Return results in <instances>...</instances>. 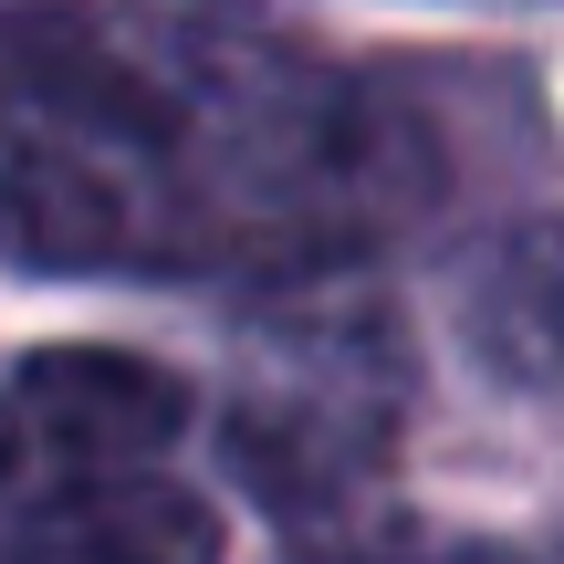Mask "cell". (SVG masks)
Instances as JSON below:
<instances>
[{
    "mask_svg": "<svg viewBox=\"0 0 564 564\" xmlns=\"http://www.w3.org/2000/svg\"><path fill=\"white\" fill-rule=\"evenodd\" d=\"M408 564H523V554H502V544H440V554H408Z\"/></svg>",
    "mask_w": 564,
    "mask_h": 564,
    "instance_id": "obj_3",
    "label": "cell"
},
{
    "mask_svg": "<svg viewBox=\"0 0 564 564\" xmlns=\"http://www.w3.org/2000/svg\"><path fill=\"white\" fill-rule=\"evenodd\" d=\"M178 429H188L178 366L126 356V345H53L0 398V470L32 502L42 491H84V481H137Z\"/></svg>",
    "mask_w": 564,
    "mask_h": 564,
    "instance_id": "obj_1",
    "label": "cell"
},
{
    "mask_svg": "<svg viewBox=\"0 0 564 564\" xmlns=\"http://www.w3.org/2000/svg\"><path fill=\"white\" fill-rule=\"evenodd\" d=\"M0 564H220V512L158 470L84 481V491H42L11 523Z\"/></svg>",
    "mask_w": 564,
    "mask_h": 564,
    "instance_id": "obj_2",
    "label": "cell"
}]
</instances>
